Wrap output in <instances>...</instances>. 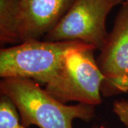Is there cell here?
<instances>
[{
    "label": "cell",
    "instance_id": "6da1fadb",
    "mask_svg": "<svg viewBox=\"0 0 128 128\" xmlns=\"http://www.w3.org/2000/svg\"><path fill=\"white\" fill-rule=\"evenodd\" d=\"M0 90L14 103L27 128L34 124L39 128H73L75 119L89 121L95 114L94 106L66 105L27 78H2Z\"/></svg>",
    "mask_w": 128,
    "mask_h": 128
},
{
    "label": "cell",
    "instance_id": "7a4b0ae2",
    "mask_svg": "<svg viewBox=\"0 0 128 128\" xmlns=\"http://www.w3.org/2000/svg\"><path fill=\"white\" fill-rule=\"evenodd\" d=\"M82 44L79 41L29 40L2 48L0 76L27 78L46 85L58 73L66 52Z\"/></svg>",
    "mask_w": 128,
    "mask_h": 128
},
{
    "label": "cell",
    "instance_id": "3957f363",
    "mask_svg": "<svg viewBox=\"0 0 128 128\" xmlns=\"http://www.w3.org/2000/svg\"><path fill=\"white\" fill-rule=\"evenodd\" d=\"M96 50L87 44L69 49L59 72L45 85V90L65 104L76 101L92 106L99 105L105 78L94 58Z\"/></svg>",
    "mask_w": 128,
    "mask_h": 128
},
{
    "label": "cell",
    "instance_id": "277c9868",
    "mask_svg": "<svg viewBox=\"0 0 128 128\" xmlns=\"http://www.w3.org/2000/svg\"><path fill=\"white\" fill-rule=\"evenodd\" d=\"M128 0H75L56 27L44 40L79 41L100 50L108 33L106 19L115 6Z\"/></svg>",
    "mask_w": 128,
    "mask_h": 128
},
{
    "label": "cell",
    "instance_id": "5b68a950",
    "mask_svg": "<svg viewBox=\"0 0 128 128\" xmlns=\"http://www.w3.org/2000/svg\"><path fill=\"white\" fill-rule=\"evenodd\" d=\"M98 58L104 76L101 92L110 97L128 92V1L122 4Z\"/></svg>",
    "mask_w": 128,
    "mask_h": 128
},
{
    "label": "cell",
    "instance_id": "8992f818",
    "mask_svg": "<svg viewBox=\"0 0 128 128\" xmlns=\"http://www.w3.org/2000/svg\"><path fill=\"white\" fill-rule=\"evenodd\" d=\"M75 0H21V42L40 40L58 24Z\"/></svg>",
    "mask_w": 128,
    "mask_h": 128
},
{
    "label": "cell",
    "instance_id": "52a82bcc",
    "mask_svg": "<svg viewBox=\"0 0 128 128\" xmlns=\"http://www.w3.org/2000/svg\"><path fill=\"white\" fill-rule=\"evenodd\" d=\"M21 0H0V42L21 43Z\"/></svg>",
    "mask_w": 128,
    "mask_h": 128
},
{
    "label": "cell",
    "instance_id": "ba28073f",
    "mask_svg": "<svg viewBox=\"0 0 128 128\" xmlns=\"http://www.w3.org/2000/svg\"><path fill=\"white\" fill-rule=\"evenodd\" d=\"M0 128H28L22 123L14 103L2 94L0 98Z\"/></svg>",
    "mask_w": 128,
    "mask_h": 128
},
{
    "label": "cell",
    "instance_id": "9c48e42d",
    "mask_svg": "<svg viewBox=\"0 0 128 128\" xmlns=\"http://www.w3.org/2000/svg\"><path fill=\"white\" fill-rule=\"evenodd\" d=\"M112 110L119 120L128 128V100H117L113 103Z\"/></svg>",
    "mask_w": 128,
    "mask_h": 128
},
{
    "label": "cell",
    "instance_id": "30bf717a",
    "mask_svg": "<svg viewBox=\"0 0 128 128\" xmlns=\"http://www.w3.org/2000/svg\"><path fill=\"white\" fill-rule=\"evenodd\" d=\"M100 128H104V127H102H102H100Z\"/></svg>",
    "mask_w": 128,
    "mask_h": 128
}]
</instances>
